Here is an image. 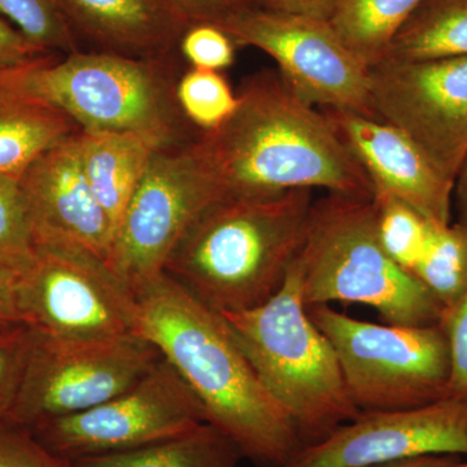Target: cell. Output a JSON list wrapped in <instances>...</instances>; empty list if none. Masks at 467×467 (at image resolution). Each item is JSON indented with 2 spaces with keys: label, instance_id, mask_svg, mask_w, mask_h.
<instances>
[{
  "label": "cell",
  "instance_id": "obj_1",
  "mask_svg": "<svg viewBox=\"0 0 467 467\" xmlns=\"http://www.w3.org/2000/svg\"><path fill=\"white\" fill-rule=\"evenodd\" d=\"M198 140L225 198L321 189L373 201L368 175L324 110L300 99L278 72L247 77L234 115Z\"/></svg>",
  "mask_w": 467,
  "mask_h": 467
},
{
  "label": "cell",
  "instance_id": "obj_2",
  "mask_svg": "<svg viewBox=\"0 0 467 467\" xmlns=\"http://www.w3.org/2000/svg\"><path fill=\"white\" fill-rule=\"evenodd\" d=\"M135 297L140 337L155 344L182 377L205 422L232 439L257 467H284L300 451L299 436L223 316L167 275Z\"/></svg>",
  "mask_w": 467,
  "mask_h": 467
},
{
  "label": "cell",
  "instance_id": "obj_3",
  "mask_svg": "<svg viewBox=\"0 0 467 467\" xmlns=\"http://www.w3.org/2000/svg\"><path fill=\"white\" fill-rule=\"evenodd\" d=\"M312 190L223 198L198 218L165 275L214 312H243L281 290L306 242Z\"/></svg>",
  "mask_w": 467,
  "mask_h": 467
},
{
  "label": "cell",
  "instance_id": "obj_4",
  "mask_svg": "<svg viewBox=\"0 0 467 467\" xmlns=\"http://www.w3.org/2000/svg\"><path fill=\"white\" fill-rule=\"evenodd\" d=\"M178 61L78 50L0 76L66 113L81 130L134 135L161 150L201 134L184 119L175 98L182 75Z\"/></svg>",
  "mask_w": 467,
  "mask_h": 467
},
{
  "label": "cell",
  "instance_id": "obj_5",
  "mask_svg": "<svg viewBox=\"0 0 467 467\" xmlns=\"http://www.w3.org/2000/svg\"><path fill=\"white\" fill-rule=\"evenodd\" d=\"M221 316L261 382L290 417L300 450L325 441L361 414L350 400L333 346L304 303L297 259L272 299Z\"/></svg>",
  "mask_w": 467,
  "mask_h": 467
},
{
  "label": "cell",
  "instance_id": "obj_6",
  "mask_svg": "<svg viewBox=\"0 0 467 467\" xmlns=\"http://www.w3.org/2000/svg\"><path fill=\"white\" fill-rule=\"evenodd\" d=\"M297 266L310 306L361 304L384 324H439L444 308L425 285L399 266L378 239L373 202L327 193L315 201Z\"/></svg>",
  "mask_w": 467,
  "mask_h": 467
},
{
  "label": "cell",
  "instance_id": "obj_7",
  "mask_svg": "<svg viewBox=\"0 0 467 467\" xmlns=\"http://www.w3.org/2000/svg\"><path fill=\"white\" fill-rule=\"evenodd\" d=\"M331 343L359 411L426 407L448 398L450 346L439 324H371L331 306L308 308Z\"/></svg>",
  "mask_w": 467,
  "mask_h": 467
},
{
  "label": "cell",
  "instance_id": "obj_8",
  "mask_svg": "<svg viewBox=\"0 0 467 467\" xmlns=\"http://www.w3.org/2000/svg\"><path fill=\"white\" fill-rule=\"evenodd\" d=\"M225 198L198 138L156 150L113 234L107 265L134 295L165 275L193 223Z\"/></svg>",
  "mask_w": 467,
  "mask_h": 467
},
{
  "label": "cell",
  "instance_id": "obj_9",
  "mask_svg": "<svg viewBox=\"0 0 467 467\" xmlns=\"http://www.w3.org/2000/svg\"><path fill=\"white\" fill-rule=\"evenodd\" d=\"M161 358L140 335L57 339L34 331L7 425L29 430L98 407L140 382Z\"/></svg>",
  "mask_w": 467,
  "mask_h": 467
},
{
  "label": "cell",
  "instance_id": "obj_10",
  "mask_svg": "<svg viewBox=\"0 0 467 467\" xmlns=\"http://www.w3.org/2000/svg\"><path fill=\"white\" fill-rule=\"evenodd\" d=\"M238 47L275 60L276 72L300 99L322 110L371 115L368 67L324 18L254 5L218 20Z\"/></svg>",
  "mask_w": 467,
  "mask_h": 467
},
{
  "label": "cell",
  "instance_id": "obj_11",
  "mask_svg": "<svg viewBox=\"0 0 467 467\" xmlns=\"http://www.w3.org/2000/svg\"><path fill=\"white\" fill-rule=\"evenodd\" d=\"M21 322L57 339L140 335L133 292L106 261L66 245H39L32 265L17 278Z\"/></svg>",
  "mask_w": 467,
  "mask_h": 467
},
{
  "label": "cell",
  "instance_id": "obj_12",
  "mask_svg": "<svg viewBox=\"0 0 467 467\" xmlns=\"http://www.w3.org/2000/svg\"><path fill=\"white\" fill-rule=\"evenodd\" d=\"M202 423L198 399L162 356L140 382L110 400L29 430L55 454L75 461L140 450Z\"/></svg>",
  "mask_w": 467,
  "mask_h": 467
},
{
  "label": "cell",
  "instance_id": "obj_13",
  "mask_svg": "<svg viewBox=\"0 0 467 467\" xmlns=\"http://www.w3.org/2000/svg\"><path fill=\"white\" fill-rule=\"evenodd\" d=\"M371 115L404 131L456 182L467 155V57L383 60L368 69Z\"/></svg>",
  "mask_w": 467,
  "mask_h": 467
},
{
  "label": "cell",
  "instance_id": "obj_14",
  "mask_svg": "<svg viewBox=\"0 0 467 467\" xmlns=\"http://www.w3.org/2000/svg\"><path fill=\"white\" fill-rule=\"evenodd\" d=\"M436 454L467 456V405L445 400L392 411H362L284 467H364Z\"/></svg>",
  "mask_w": 467,
  "mask_h": 467
},
{
  "label": "cell",
  "instance_id": "obj_15",
  "mask_svg": "<svg viewBox=\"0 0 467 467\" xmlns=\"http://www.w3.org/2000/svg\"><path fill=\"white\" fill-rule=\"evenodd\" d=\"M77 133L34 160L18 182L38 247H75L107 263L113 227L86 180Z\"/></svg>",
  "mask_w": 467,
  "mask_h": 467
},
{
  "label": "cell",
  "instance_id": "obj_16",
  "mask_svg": "<svg viewBox=\"0 0 467 467\" xmlns=\"http://www.w3.org/2000/svg\"><path fill=\"white\" fill-rule=\"evenodd\" d=\"M324 112L368 175L373 196H392L432 223H451L454 181L445 177L410 137L373 116Z\"/></svg>",
  "mask_w": 467,
  "mask_h": 467
},
{
  "label": "cell",
  "instance_id": "obj_17",
  "mask_svg": "<svg viewBox=\"0 0 467 467\" xmlns=\"http://www.w3.org/2000/svg\"><path fill=\"white\" fill-rule=\"evenodd\" d=\"M77 39L95 51L138 58L181 57L192 24L173 0H57Z\"/></svg>",
  "mask_w": 467,
  "mask_h": 467
},
{
  "label": "cell",
  "instance_id": "obj_18",
  "mask_svg": "<svg viewBox=\"0 0 467 467\" xmlns=\"http://www.w3.org/2000/svg\"><path fill=\"white\" fill-rule=\"evenodd\" d=\"M77 142L86 180L115 234L156 149L142 138L109 131L79 130Z\"/></svg>",
  "mask_w": 467,
  "mask_h": 467
},
{
  "label": "cell",
  "instance_id": "obj_19",
  "mask_svg": "<svg viewBox=\"0 0 467 467\" xmlns=\"http://www.w3.org/2000/svg\"><path fill=\"white\" fill-rule=\"evenodd\" d=\"M78 130L66 113L0 76V174L20 177L34 160Z\"/></svg>",
  "mask_w": 467,
  "mask_h": 467
},
{
  "label": "cell",
  "instance_id": "obj_20",
  "mask_svg": "<svg viewBox=\"0 0 467 467\" xmlns=\"http://www.w3.org/2000/svg\"><path fill=\"white\" fill-rule=\"evenodd\" d=\"M242 451L205 422L187 434L140 450L72 461L73 467H238Z\"/></svg>",
  "mask_w": 467,
  "mask_h": 467
},
{
  "label": "cell",
  "instance_id": "obj_21",
  "mask_svg": "<svg viewBox=\"0 0 467 467\" xmlns=\"http://www.w3.org/2000/svg\"><path fill=\"white\" fill-rule=\"evenodd\" d=\"M460 57H467V0H423L393 36L383 60Z\"/></svg>",
  "mask_w": 467,
  "mask_h": 467
},
{
  "label": "cell",
  "instance_id": "obj_22",
  "mask_svg": "<svg viewBox=\"0 0 467 467\" xmlns=\"http://www.w3.org/2000/svg\"><path fill=\"white\" fill-rule=\"evenodd\" d=\"M423 0H337L330 24L370 69L386 57L393 36Z\"/></svg>",
  "mask_w": 467,
  "mask_h": 467
},
{
  "label": "cell",
  "instance_id": "obj_23",
  "mask_svg": "<svg viewBox=\"0 0 467 467\" xmlns=\"http://www.w3.org/2000/svg\"><path fill=\"white\" fill-rule=\"evenodd\" d=\"M413 275L444 310L459 303L467 292L466 223H435Z\"/></svg>",
  "mask_w": 467,
  "mask_h": 467
},
{
  "label": "cell",
  "instance_id": "obj_24",
  "mask_svg": "<svg viewBox=\"0 0 467 467\" xmlns=\"http://www.w3.org/2000/svg\"><path fill=\"white\" fill-rule=\"evenodd\" d=\"M175 98L184 119L199 133L220 129L238 107V92L214 70L187 67L178 78Z\"/></svg>",
  "mask_w": 467,
  "mask_h": 467
},
{
  "label": "cell",
  "instance_id": "obj_25",
  "mask_svg": "<svg viewBox=\"0 0 467 467\" xmlns=\"http://www.w3.org/2000/svg\"><path fill=\"white\" fill-rule=\"evenodd\" d=\"M371 202L383 250L399 266L413 275L435 223L392 196L374 195Z\"/></svg>",
  "mask_w": 467,
  "mask_h": 467
},
{
  "label": "cell",
  "instance_id": "obj_26",
  "mask_svg": "<svg viewBox=\"0 0 467 467\" xmlns=\"http://www.w3.org/2000/svg\"><path fill=\"white\" fill-rule=\"evenodd\" d=\"M36 254L38 245L18 178L0 174V269L18 278Z\"/></svg>",
  "mask_w": 467,
  "mask_h": 467
},
{
  "label": "cell",
  "instance_id": "obj_27",
  "mask_svg": "<svg viewBox=\"0 0 467 467\" xmlns=\"http://www.w3.org/2000/svg\"><path fill=\"white\" fill-rule=\"evenodd\" d=\"M0 14L43 50L58 55L79 50L57 0H0Z\"/></svg>",
  "mask_w": 467,
  "mask_h": 467
},
{
  "label": "cell",
  "instance_id": "obj_28",
  "mask_svg": "<svg viewBox=\"0 0 467 467\" xmlns=\"http://www.w3.org/2000/svg\"><path fill=\"white\" fill-rule=\"evenodd\" d=\"M34 331L26 325L0 327V425H7L32 349Z\"/></svg>",
  "mask_w": 467,
  "mask_h": 467
},
{
  "label": "cell",
  "instance_id": "obj_29",
  "mask_svg": "<svg viewBox=\"0 0 467 467\" xmlns=\"http://www.w3.org/2000/svg\"><path fill=\"white\" fill-rule=\"evenodd\" d=\"M238 46L213 23H192L180 41L181 57L189 67L223 72L233 66Z\"/></svg>",
  "mask_w": 467,
  "mask_h": 467
},
{
  "label": "cell",
  "instance_id": "obj_30",
  "mask_svg": "<svg viewBox=\"0 0 467 467\" xmlns=\"http://www.w3.org/2000/svg\"><path fill=\"white\" fill-rule=\"evenodd\" d=\"M0 467H73L46 448L30 430L0 425Z\"/></svg>",
  "mask_w": 467,
  "mask_h": 467
},
{
  "label": "cell",
  "instance_id": "obj_31",
  "mask_svg": "<svg viewBox=\"0 0 467 467\" xmlns=\"http://www.w3.org/2000/svg\"><path fill=\"white\" fill-rule=\"evenodd\" d=\"M441 325L450 346L451 378L448 398L467 405V292L442 313Z\"/></svg>",
  "mask_w": 467,
  "mask_h": 467
},
{
  "label": "cell",
  "instance_id": "obj_32",
  "mask_svg": "<svg viewBox=\"0 0 467 467\" xmlns=\"http://www.w3.org/2000/svg\"><path fill=\"white\" fill-rule=\"evenodd\" d=\"M50 55L54 54L34 45L0 14V72L36 63Z\"/></svg>",
  "mask_w": 467,
  "mask_h": 467
},
{
  "label": "cell",
  "instance_id": "obj_33",
  "mask_svg": "<svg viewBox=\"0 0 467 467\" xmlns=\"http://www.w3.org/2000/svg\"><path fill=\"white\" fill-rule=\"evenodd\" d=\"M192 23H217L241 9L259 5V0H173Z\"/></svg>",
  "mask_w": 467,
  "mask_h": 467
},
{
  "label": "cell",
  "instance_id": "obj_34",
  "mask_svg": "<svg viewBox=\"0 0 467 467\" xmlns=\"http://www.w3.org/2000/svg\"><path fill=\"white\" fill-rule=\"evenodd\" d=\"M337 0H259L261 7L284 14L330 20Z\"/></svg>",
  "mask_w": 467,
  "mask_h": 467
},
{
  "label": "cell",
  "instance_id": "obj_35",
  "mask_svg": "<svg viewBox=\"0 0 467 467\" xmlns=\"http://www.w3.org/2000/svg\"><path fill=\"white\" fill-rule=\"evenodd\" d=\"M20 324L23 322L17 303V276L0 269V327Z\"/></svg>",
  "mask_w": 467,
  "mask_h": 467
},
{
  "label": "cell",
  "instance_id": "obj_36",
  "mask_svg": "<svg viewBox=\"0 0 467 467\" xmlns=\"http://www.w3.org/2000/svg\"><path fill=\"white\" fill-rule=\"evenodd\" d=\"M460 460L461 456H453V454H436V456L417 457V459L398 461V462L364 467H450Z\"/></svg>",
  "mask_w": 467,
  "mask_h": 467
},
{
  "label": "cell",
  "instance_id": "obj_37",
  "mask_svg": "<svg viewBox=\"0 0 467 467\" xmlns=\"http://www.w3.org/2000/svg\"><path fill=\"white\" fill-rule=\"evenodd\" d=\"M454 204L459 212V223L467 225V155L454 182Z\"/></svg>",
  "mask_w": 467,
  "mask_h": 467
},
{
  "label": "cell",
  "instance_id": "obj_38",
  "mask_svg": "<svg viewBox=\"0 0 467 467\" xmlns=\"http://www.w3.org/2000/svg\"><path fill=\"white\" fill-rule=\"evenodd\" d=\"M450 467H467V461L466 462H463L462 460H460L459 462L453 463V465Z\"/></svg>",
  "mask_w": 467,
  "mask_h": 467
}]
</instances>
